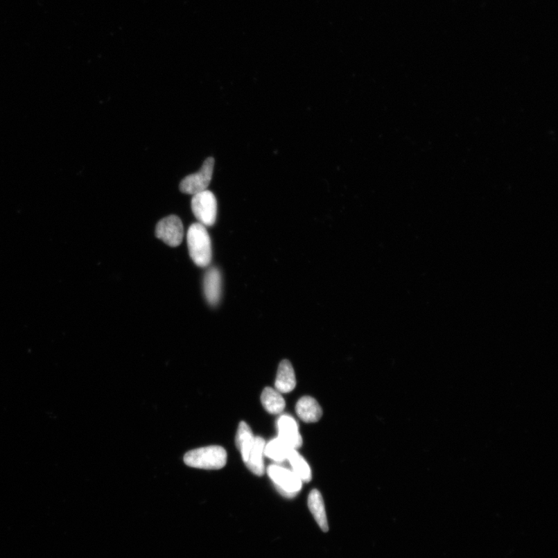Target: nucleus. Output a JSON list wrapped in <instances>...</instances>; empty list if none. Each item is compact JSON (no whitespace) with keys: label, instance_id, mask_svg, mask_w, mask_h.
Wrapping results in <instances>:
<instances>
[{"label":"nucleus","instance_id":"nucleus-10","mask_svg":"<svg viewBox=\"0 0 558 558\" xmlns=\"http://www.w3.org/2000/svg\"><path fill=\"white\" fill-rule=\"evenodd\" d=\"M265 444L263 438L255 437L253 448L245 463L247 469L258 476H263L265 471L263 459Z\"/></svg>","mask_w":558,"mask_h":558},{"label":"nucleus","instance_id":"nucleus-15","mask_svg":"<svg viewBox=\"0 0 558 558\" xmlns=\"http://www.w3.org/2000/svg\"><path fill=\"white\" fill-rule=\"evenodd\" d=\"M287 460L290 462L293 472L303 482H310L312 479V471L305 459L297 450L291 449L288 453Z\"/></svg>","mask_w":558,"mask_h":558},{"label":"nucleus","instance_id":"nucleus-13","mask_svg":"<svg viewBox=\"0 0 558 558\" xmlns=\"http://www.w3.org/2000/svg\"><path fill=\"white\" fill-rule=\"evenodd\" d=\"M254 437L250 426L244 421L241 422L236 436V445L245 463L253 448Z\"/></svg>","mask_w":558,"mask_h":558},{"label":"nucleus","instance_id":"nucleus-11","mask_svg":"<svg viewBox=\"0 0 558 558\" xmlns=\"http://www.w3.org/2000/svg\"><path fill=\"white\" fill-rule=\"evenodd\" d=\"M297 385L295 372L292 364L288 360H284L279 366L275 388L280 393L292 392Z\"/></svg>","mask_w":558,"mask_h":558},{"label":"nucleus","instance_id":"nucleus-7","mask_svg":"<svg viewBox=\"0 0 558 558\" xmlns=\"http://www.w3.org/2000/svg\"><path fill=\"white\" fill-rule=\"evenodd\" d=\"M279 437L292 449L297 450L303 445V438L299 431V426L291 416L282 415L277 421Z\"/></svg>","mask_w":558,"mask_h":558},{"label":"nucleus","instance_id":"nucleus-6","mask_svg":"<svg viewBox=\"0 0 558 558\" xmlns=\"http://www.w3.org/2000/svg\"><path fill=\"white\" fill-rule=\"evenodd\" d=\"M156 237L162 240L170 247L181 245L184 236L182 220L177 216H169L162 219L156 227Z\"/></svg>","mask_w":558,"mask_h":558},{"label":"nucleus","instance_id":"nucleus-14","mask_svg":"<svg viewBox=\"0 0 558 558\" xmlns=\"http://www.w3.org/2000/svg\"><path fill=\"white\" fill-rule=\"evenodd\" d=\"M261 403L265 410L271 415H278L284 412L286 401L281 393L270 387H267L261 394Z\"/></svg>","mask_w":558,"mask_h":558},{"label":"nucleus","instance_id":"nucleus-5","mask_svg":"<svg viewBox=\"0 0 558 558\" xmlns=\"http://www.w3.org/2000/svg\"><path fill=\"white\" fill-rule=\"evenodd\" d=\"M214 164L213 157H208L198 173L184 178L180 186L182 193L193 195L205 191L212 180Z\"/></svg>","mask_w":558,"mask_h":558},{"label":"nucleus","instance_id":"nucleus-4","mask_svg":"<svg viewBox=\"0 0 558 558\" xmlns=\"http://www.w3.org/2000/svg\"><path fill=\"white\" fill-rule=\"evenodd\" d=\"M191 204L193 213L202 225L211 227L214 225L218 215V202L212 192L207 189L193 195Z\"/></svg>","mask_w":558,"mask_h":558},{"label":"nucleus","instance_id":"nucleus-2","mask_svg":"<svg viewBox=\"0 0 558 558\" xmlns=\"http://www.w3.org/2000/svg\"><path fill=\"white\" fill-rule=\"evenodd\" d=\"M227 454L220 446H209L190 451L184 456V462L189 467L219 470L227 464Z\"/></svg>","mask_w":558,"mask_h":558},{"label":"nucleus","instance_id":"nucleus-9","mask_svg":"<svg viewBox=\"0 0 558 558\" xmlns=\"http://www.w3.org/2000/svg\"><path fill=\"white\" fill-rule=\"evenodd\" d=\"M298 417L306 423H316L323 415L317 400L311 396L302 397L295 406Z\"/></svg>","mask_w":558,"mask_h":558},{"label":"nucleus","instance_id":"nucleus-16","mask_svg":"<svg viewBox=\"0 0 558 558\" xmlns=\"http://www.w3.org/2000/svg\"><path fill=\"white\" fill-rule=\"evenodd\" d=\"M291 449L284 441L277 437L265 444L264 455L275 462L281 463L287 460L288 453Z\"/></svg>","mask_w":558,"mask_h":558},{"label":"nucleus","instance_id":"nucleus-3","mask_svg":"<svg viewBox=\"0 0 558 558\" xmlns=\"http://www.w3.org/2000/svg\"><path fill=\"white\" fill-rule=\"evenodd\" d=\"M267 473L279 494L285 497H295L303 487V482L293 471L281 466H269Z\"/></svg>","mask_w":558,"mask_h":558},{"label":"nucleus","instance_id":"nucleus-1","mask_svg":"<svg viewBox=\"0 0 558 558\" xmlns=\"http://www.w3.org/2000/svg\"><path fill=\"white\" fill-rule=\"evenodd\" d=\"M187 243L190 257L194 263L201 268L208 267L212 259V247L206 227L200 223L190 226Z\"/></svg>","mask_w":558,"mask_h":558},{"label":"nucleus","instance_id":"nucleus-8","mask_svg":"<svg viewBox=\"0 0 558 558\" xmlns=\"http://www.w3.org/2000/svg\"><path fill=\"white\" fill-rule=\"evenodd\" d=\"M205 297L210 306H218L222 293V277L218 268L208 269L203 281Z\"/></svg>","mask_w":558,"mask_h":558},{"label":"nucleus","instance_id":"nucleus-12","mask_svg":"<svg viewBox=\"0 0 558 558\" xmlns=\"http://www.w3.org/2000/svg\"><path fill=\"white\" fill-rule=\"evenodd\" d=\"M308 505L315 520L317 522L322 530L326 532L328 528L326 514L325 511L323 496L317 489H313L308 498Z\"/></svg>","mask_w":558,"mask_h":558}]
</instances>
